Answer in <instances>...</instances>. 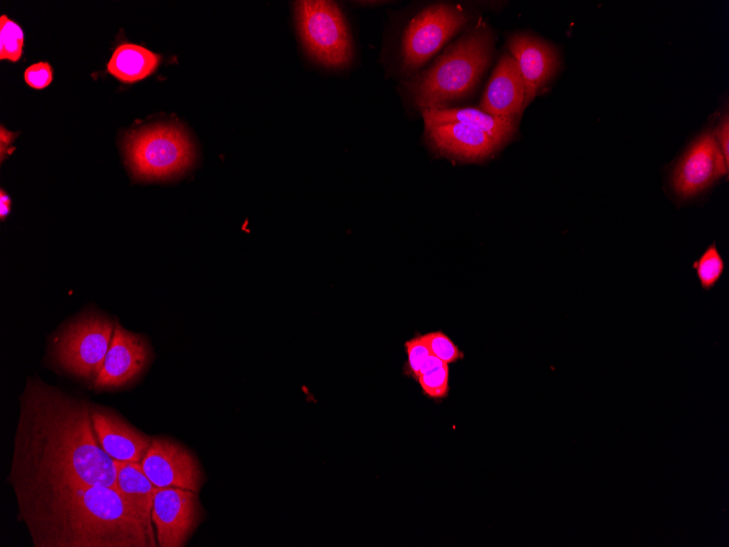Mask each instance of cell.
<instances>
[{"label": "cell", "instance_id": "5", "mask_svg": "<svg viewBox=\"0 0 729 547\" xmlns=\"http://www.w3.org/2000/svg\"><path fill=\"white\" fill-rule=\"evenodd\" d=\"M124 150L129 167L139 179H167L186 171L195 150L188 133L175 123H157L128 135Z\"/></svg>", "mask_w": 729, "mask_h": 547}, {"label": "cell", "instance_id": "6", "mask_svg": "<svg viewBox=\"0 0 729 547\" xmlns=\"http://www.w3.org/2000/svg\"><path fill=\"white\" fill-rule=\"evenodd\" d=\"M295 16L304 49L315 62L328 69L349 66L354 56L351 36L335 2L297 1Z\"/></svg>", "mask_w": 729, "mask_h": 547}, {"label": "cell", "instance_id": "8", "mask_svg": "<svg viewBox=\"0 0 729 547\" xmlns=\"http://www.w3.org/2000/svg\"><path fill=\"white\" fill-rule=\"evenodd\" d=\"M204 519L199 492L178 488H158L152 521L159 547H182Z\"/></svg>", "mask_w": 729, "mask_h": 547}, {"label": "cell", "instance_id": "20", "mask_svg": "<svg viewBox=\"0 0 729 547\" xmlns=\"http://www.w3.org/2000/svg\"><path fill=\"white\" fill-rule=\"evenodd\" d=\"M700 283L704 289L712 288L722 275L725 263L716 245H710L693 263Z\"/></svg>", "mask_w": 729, "mask_h": 547}, {"label": "cell", "instance_id": "2", "mask_svg": "<svg viewBox=\"0 0 729 547\" xmlns=\"http://www.w3.org/2000/svg\"><path fill=\"white\" fill-rule=\"evenodd\" d=\"M34 547H157L151 516L119 490L60 484L15 492Z\"/></svg>", "mask_w": 729, "mask_h": 547}, {"label": "cell", "instance_id": "4", "mask_svg": "<svg viewBox=\"0 0 729 547\" xmlns=\"http://www.w3.org/2000/svg\"><path fill=\"white\" fill-rule=\"evenodd\" d=\"M113 329L107 316L94 310L83 312L55 335L49 360L68 374L94 382L103 368Z\"/></svg>", "mask_w": 729, "mask_h": 547}, {"label": "cell", "instance_id": "3", "mask_svg": "<svg viewBox=\"0 0 729 547\" xmlns=\"http://www.w3.org/2000/svg\"><path fill=\"white\" fill-rule=\"evenodd\" d=\"M493 34L477 24L450 45L427 70L405 82V92L419 109L446 108L468 97L489 67Z\"/></svg>", "mask_w": 729, "mask_h": 547}, {"label": "cell", "instance_id": "1", "mask_svg": "<svg viewBox=\"0 0 729 547\" xmlns=\"http://www.w3.org/2000/svg\"><path fill=\"white\" fill-rule=\"evenodd\" d=\"M19 405L7 477L13 494L60 484L118 490L115 460L95 435L94 403L29 377Z\"/></svg>", "mask_w": 729, "mask_h": 547}, {"label": "cell", "instance_id": "24", "mask_svg": "<svg viewBox=\"0 0 729 547\" xmlns=\"http://www.w3.org/2000/svg\"><path fill=\"white\" fill-rule=\"evenodd\" d=\"M24 80L33 88H45L52 81V68L47 62L34 63L25 70Z\"/></svg>", "mask_w": 729, "mask_h": 547}, {"label": "cell", "instance_id": "17", "mask_svg": "<svg viewBox=\"0 0 729 547\" xmlns=\"http://www.w3.org/2000/svg\"><path fill=\"white\" fill-rule=\"evenodd\" d=\"M160 62V56L134 44L116 48L108 64V72L124 83H133L151 75Z\"/></svg>", "mask_w": 729, "mask_h": 547}, {"label": "cell", "instance_id": "27", "mask_svg": "<svg viewBox=\"0 0 729 547\" xmlns=\"http://www.w3.org/2000/svg\"><path fill=\"white\" fill-rule=\"evenodd\" d=\"M0 217L4 219L5 216L10 213L11 200L9 195L1 189L0 191Z\"/></svg>", "mask_w": 729, "mask_h": 547}, {"label": "cell", "instance_id": "28", "mask_svg": "<svg viewBox=\"0 0 729 547\" xmlns=\"http://www.w3.org/2000/svg\"><path fill=\"white\" fill-rule=\"evenodd\" d=\"M443 364H445V362H443L442 360H440V359H439L438 357H435L434 355L430 354V355L426 358L425 362L422 364V366H421V368H420V372H419V374L422 373V372H426V371H428V370H430V369H433V368H435V367H438V366H441V365H443Z\"/></svg>", "mask_w": 729, "mask_h": 547}, {"label": "cell", "instance_id": "7", "mask_svg": "<svg viewBox=\"0 0 729 547\" xmlns=\"http://www.w3.org/2000/svg\"><path fill=\"white\" fill-rule=\"evenodd\" d=\"M470 15L461 7L435 3L415 15L401 43V63L406 73L420 69L443 45L462 31Z\"/></svg>", "mask_w": 729, "mask_h": 547}, {"label": "cell", "instance_id": "18", "mask_svg": "<svg viewBox=\"0 0 729 547\" xmlns=\"http://www.w3.org/2000/svg\"><path fill=\"white\" fill-rule=\"evenodd\" d=\"M116 484L120 494L139 511L152 518L153 502L158 487L144 473L141 463L115 461Z\"/></svg>", "mask_w": 729, "mask_h": 547}, {"label": "cell", "instance_id": "21", "mask_svg": "<svg viewBox=\"0 0 729 547\" xmlns=\"http://www.w3.org/2000/svg\"><path fill=\"white\" fill-rule=\"evenodd\" d=\"M450 370L447 364H443L418 376L417 381L423 394L433 400H442L450 391Z\"/></svg>", "mask_w": 729, "mask_h": 547}, {"label": "cell", "instance_id": "12", "mask_svg": "<svg viewBox=\"0 0 729 547\" xmlns=\"http://www.w3.org/2000/svg\"><path fill=\"white\" fill-rule=\"evenodd\" d=\"M92 419L103 450L115 461L141 463L153 437L136 429L115 409L94 404Z\"/></svg>", "mask_w": 729, "mask_h": 547}, {"label": "cell", "instance_id": "15", "mask_svg": "<svg viewBox=\"0 0 729 547\" xmlns=\"http://www.w3.org/2000/svg\"><path fill=\"white\" fill-rule=\"evenodd\" d=\"M525 85L516 61L503 53L485 87L479 109L498 118L517 120L524 109Z\"/></svg>", "mask_w": 729, "mask_h": 547}, {"label": "cell", "instance_id": "22", "mask_svg": "<svg viewBox=\"0 0 729 547\" xmlns=\"http://www.w3.org/2000/svg\"><path fill=\"white\" fill-rule=\"evenodd\" d=\"M422 337L430 353L443 362L449 365L463 359L464 353L444 332H429L422 334Z\"/></svg>", "mask_w": 729, "mask_h": 547}, {"label": "cell", "instance_id": "11", "mask_svg": "<svg viewBox=\"0 0 729 547\" xmlns=\"http://www.w3.org/2000/svg\"><path fill=\"white\" fill-rule=\"evenodd\" d=\"M152 360L147 340L116 323L103 368L93 382L95 390L121 389L146 370Z\"/></svg>", "mask_w": 729, "mask_h": 547}, {"label": "cell", "instance_id": "19", "mask_svg": "<svg viewBox=\"0 0 729 547\" xmlns=\"http://www.w3.org/2000/svg\"><path fill=\"white\" fill-rule=\"evenodd\" d=\"M24 33L7 15L0 16V59L17 61L22 56Z\"/></svg>", "mask_w": 729, "mask_h": 547}, {"label": "cell", "instance_id": "26", "mask_svg": "<svg viewBox=\"0 0 729 547\" xmlns=\"http://www.w3.org/2000/svg\"><path fill=\"white\" fill-rule=\"evenodd\" d=\"M15 138H16L15 133L7 131L4 127L1 126L0 128L1 162L4 159L7 153H10L9 146Z\"/></svg>", "mask_w": 729, "mask_h": 547}, {"label": "cell", "instance_id": "16", "mask_svg": "<svg viewBox=\"0 0 729 547\" xmlns=\"http://www.w3.org/2000/svg\"><path fill=\"white\" fill-rule=\"evenodd\" d=\"M420 111L425 126L462 122L485 131L503 145L513 138L517 129V120L498 118L478 107H446Z\"/></svg>", "mask_w": 729, "mask_h": 547}, {"label": "cell", "instance_id": "25", "mask_svg": "<svg viewBox=\"0 0 729 547\" xmlns=\"http://www.w3.org/2000/svg\"><path fill=\"white\" fill-rule=\"evenodd\" d=\"M715 138L724 158L729 164V120L727 115L721 118Z\"/></svg>", "mask_w": 729, "mask_h": 547}, {"label": "cell", "instance_id": "14", "mask_svg": "<svg viewBox=\"0 0 729 547\" xmlns=\"http://www.w3.org/2000/svg\"><path fill=\"white\" fill-rule=\"evenodd\" d=\"M507 49L524 81L525 108L554 76L559 56L552 45L525 33L513 34L507 40Z\"/></svg>", "mask_w": 729, "mask_h": 547}, {"label": "cell", "instance_id": "23", "mask_svg": "<svg viewBox=\"0 0 729 547\" xmlns=\"http://www.w3.org/2000/svg\"><path fill=\"white\" fill-rule=\"evenodd\" d=\"M407 354V361L405 366V373L417 380L420 368L426 358L431 354L422 334L416 335L405 343Z\"/></svg>", "mask_w": 729, "mask_h": 547}, {"label": "cell", "instance_id": "13", "mask_svg": "<svg viewBox=\"0 0 729 547\" xmlns=\"http://www.w3.org/2000/svg\"><path fill=\"white\" fill-rule=\"evenodd\" d=\"M425 134L437 153L461 162H481L503 146L485 131L462 122L425 126Z\"/></svg>", "mask_w": 729, "mask_h": 547}, {"label": "cell", "instance_id": "9", "mask_svg": "<svg viewBox=\"0 0 729 547\" xmlns=\"http://www.w3.org/2000/svg\"><path fill=\"white\" fill-rule=\"evenodd\" d=\"M141 465L150 480L158 488L178 487L199 492L205 481L204 472L195 455L167 437H153L152 445Z\"/></svg>", "mask_w": 729, "mask_h": 547}, {"label": "cell", "instance_id": "10", "mask_svg": "<svg viewBox=\"0 0 729 547\" xmlns=\"http://www.w3.org/2000/svg\"><path fill=\"white\" fill-rule=\"evenodd\" d=\"M729 164L722 156L715 134L702 133L685 151L671 177L674 193L683 200L706 190L728 174Z\"/></svg>", "mask_w": 729, "mask_h": 547}]
</instances>
